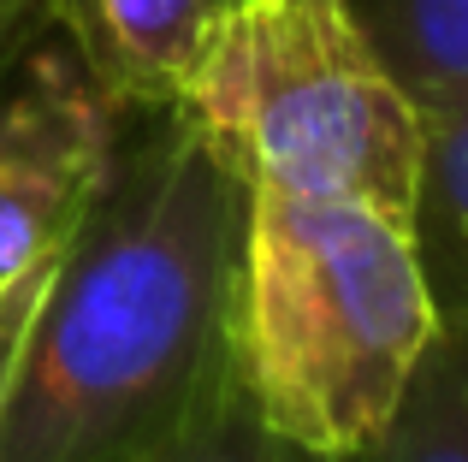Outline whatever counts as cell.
I'll use <instances>...</instances> for the list:
<instances>
[{
	"mask_svg": "<svg viewBox=\"0 0 468 462\" xmlns=\"http://www.w3.org/2000/svg\"><path fill=\"white\" fill-rule=\"evenodd\" d=\"M410 226L439 320H468V89L421 107V178Z\"/></svg>",
	"mask_w": 468,
	"mask_h": 462,
	"instance_id": "8992f818",
	"label": "cell"
},
{
	"mask_svg": "<svg viewBox=\"0 0 468 462\" xmlns=\"http://www.w3.org/2000/svg\"><path fill=\"white\" fill-rule=\"evenodd\" d=\"M350 462H468V320L439 326L398 415Z\"/></svg>",
	"mask_w": 468,
	"mask_h": 462,
	"instance_id": "ba28073f",
	"label": "cell"
},
{
	"mask_svg": "<svg viewBox=\"0 0 468 462\" xmlns=\"http://www.w3.org/2000/svg\"><path fill=\"white\" fill-rule=\"evenodd\" d=\"M59 255H42V261H30V267L0 278V409H6V392H12V373H18L30 320H36V309H42L48 285H54V273H59Z\"/></svg>",
	"mask_w": 468,
	"mask_h": 462,
	"instance_id": "30bf717a",
	"label": "cell"
},
{
	"mask_svg": "<svg viewBox=\"0 0 468 462\" xmlns=\"http://www.w3.org/2000/svg\"><path fill=\"white\" fill-rule=\"evenodd\" d=\"M415 226L362 196L250 184L238 261V368L261 421L320 462L386 433L439 338Z\"/></svg>",
	"mask_w": 468,
	"mask_h": 462,
	"instance_id": "7a4b0ae2",
	"label": "cell"
},
{
	"mask_svg": "<svg viewBox=\"0 0 468 462\" xmlns=\"http://www.w3.org/2000/svg\"><path fill=\"white\" fill-rule=\"evenodd\" d=\"M125 107L42 30L0 71V278L59 255L90 220L119 149Z\"/></svg>",
	"mask_w": 468,
	"mask_h": 462,
	"instance_id": "277c9868",
	"label": "cell"
},
{
	"mask_svg": "<svg viewBox=\"0 0 468 462\" xmlns=\"http://www.w3.org/2000/svg\"><path fill=\"white\" fill-rule=\"evenodd\" d=\"M48 30V0H0V71Z\"/></svg>",
	"mask_w": 468,
	"mask_h": 462,
	"instance_id": "8fae6325",
	"label": "cell"
},
{
	"mask_svg": "<svg viewBox=\"0 0 468 462\" xmlns=\"http://www.w3.org/2000/svg\"><path fill=\"white\" fill-rule=\"evenodd\" d=\"M226 0H48V30L71 42L119 107H166Z\"/></svg>",
	"mask_w": 468,
	"mask_h": 462,
	"instance_id": "5b68a950",
	"label": "cell"
},
{
	"mask_svg": "<svg viewBox=\"0 0 468 462\" xmlns=\"http://www.w3.org/2000/svg\"><path fill=\"white\" fill-rule=\"evenodd\" d=\"M250 184L178 107H131L90 220L24 338L0 462H119L238 362Z\"/></svg>",
	"mask_w": 468,
	"mask_h": 462,
	"instance_id": "6da1fadb",
	"label": "cell"
},
{
	"mask_svg": "<svg viewBox=\"0 0 468 462\" xmlns=\"http://www.w3.org/2000/svg\"><path fill=\"white\" fill-rule=\"evenodd\" d=\"M398 89L439 107L468 89V0H344Z\"/></svg>",
	"mask_w": 468,
	"mask_h": 462,
	"instance_id": "52a82bcc",
	"label": "cell"
},
{
	"mask_svg": "<svg viewBox=\"0 0 468 462\" xmlns=\"http://www.w3.org/2000/svg\"><path fill=\"white\" fill-rule=\"evenodd\" d=\"M172 107L243 184L415 208L421 107L344 0H226Z\"/></svg>",
	"mask_w": 468,
	"mask_h": 462,
	"instance_id": "3957f363",
	"label": "cell"
},
{
	"mask_svg": "<svg viewBox=\"0 0 468 462\" xmlns=\"http://www.w3.org/2000/svg\"><path fill=\"white\" fill-rule=\"evenodd\" d=\"M119 462H320L309 451H297L291 439H279L261 421L250 385H243V368L231 362L214 380V392L166 433V439L143 445V451L119 457Z\"/></svg>",
	"mask_w": 468,
	"mask_h": 462,
	"instance_id": "9c48e42d",
	"label": "cell"
}]
</instances>
